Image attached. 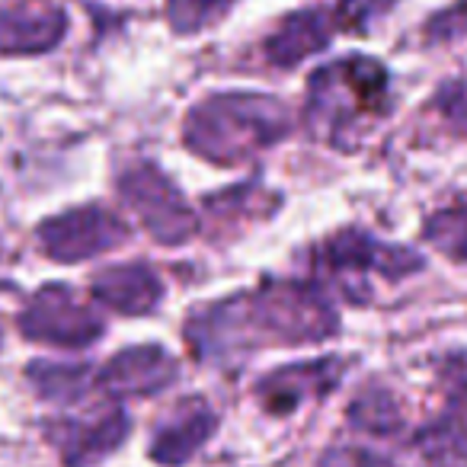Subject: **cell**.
Here are the masks:
<instances>
[{"instance_id":"cell-1","label":"cell","mask_w":467,"mask_h":467,"mask_svg":"<svg viewBox=\"0 0 467 467\" xmlns=\"http://www.w3.org/2000/svg\"><path fill=\"white\" fill-rule=\"evenodd\" d=\"M20 330L23 337L36 339V343L80 349L103 333V324L65 285H46L20 314Z\"/></svg>"},{"instance_id":"cell-2","label":"cell","mask_w":467,"mask_h":467,"mask_svg":"<svg viewBox=\"0 0 467 467\" xmlns=\"http://www.w3.org/2000/svg\"><path fill=\"white\" fill-rule=\"evenodd\" d=\"M39 241L52 260L74 263L122 241V224L103 208H78L39 227Z\"/></svg>"},{"instance_id":"cell-3","label":"cell","mask_w":467,"mask_h":467,"mask_svg":"<svg viewBox=\"0 0 467 467\" xmlns=\"http://www.w3.org/2000/svg\"><path fill=\"white\" fill-rule=\"evenodd\" d=\"M129 435V416L122 407H106L90 416H74L52 429V439L67 467H93L112 454Z\"/></svg>"},{"instance_id":"cell-4","label":"cell","mask_w":467,"mask_h":467,"mask_svg":"<svg viewBox=\"0 0 467 467\" xmlns=\"http://www.w3.org/2000/svg\"><path fill=\"white\" fill-rule=\"evenodd\" d=\"M65 36V14L48 0H10L0 7V52H46Z\"/></svg>"},{"instance_id":"cell-5","label":"cell","mask_w":467,"mask_h":467,"mask_svg":"<svg viewBox=\"0 0 467 467\" xmlns=\"http://www.w3.org/2000/svg\"><path fill=\"white\" fill-rule=\"evenodd\" d=\"M176 378V365L157 346L119 352L99 375V388L112 397H148Z\"/></svg>"},{"instance_id":"cell-6","label":"cell","mask_w":467,"mask_h":467,"mask_svg":"<svg viewBox=\"0 0 467 467\" xmlns=\"http://www.w3.org/2000/svg\"><path fill=\"white\" fill-rule=\"evenodd\" d=\"M214 432V413L202 400L180 403L176 416L157 429L154 441H150V458L157 464L180 467L205 445V439Z\"/></svg>"},{"instance_id":"cell-7","label":"cell","mask_w":467,"mask_h":467,"mask_svg":"<svg viewBox=\"0 0 467 467\" xmlns=\"http://www.w3.org/2000/svg\"><path fill=\"white\" fill-rule=\"evenodd\" d=\"M337 381V362H317V365H295V368L275 371L266 384H263V403L273 413H288L295 410L307 394H320V390L333 388Z\"/></svg>"},{"instance_id":"cell-8","label":"cell","mask_w":467,"mask_h":467,"mask_svg":"<svg viewBox=\"0 0 467 467\" xmlns=\"http://www.w3.org/2000/svg\"><path fill=\"white\" fill-rule=\"evenodd\" d=\"M93 295H97L103 305L116 307L122 314H144L154 307L161 285L154 282V275L141 266H119L109 273L97 275L93 282Z\"/></svg>"},{"instance_id":"cell-9","label":"cell","mask_w":467,"mask_h":467,"mask_svg":"<svg viewBox=\"0 0 467 467\" xmlns=\"http://www.w3.org/2000/svg\"><path fill=\"white\" fill-rule=\"evenodd\" d=\"M29 381L36 384L42 397L58 403L78 400L87 390V368L84 365H55V362H36L29 365Z\"/></svg>"},{"instance_id":"cell-10","label":"cell","mask_w":467,"mask_h":467,"mask_svg":"<svg viewBox=\"0 0 467 467\" xmlns=\"http://www.w3.org/2000/svg\"><path fill=\"white\" fill-rule=\"evenodd\" d=\"M349 416L358 429L371 435H390L400 426V413H397V403L384 390H365L356 403L349 407Z\"/></svg>"},{"instance_id":"cell-11","label":"cell","mask_w":467,"mask_h":467,"mask_svg":"<svg viewBox=\"0 0 467 467\" xmlns=\"http://www.w3.org/2000/svg\"><path fill=\"white\" fill-rule=\"evenodd\" d=\"M317 467H394L388 458H381V454L375 451H365V448H330V451L320 458Z\"/></svg>"},{"instance_id":"cell-12","label":"cell","mask_w":467,"mask_h":467,"mask_svg":"<svg viewBox=\"0 0 467 467\" xmlns=\"http://www.w3.org/2000/svg\"><path fill=\"white\" fill-rule=\"evenodd\" d=\"M227 4H231V0H186V10H176L173 20L180 29H195L205 20H212V16H218Z\"/></svg>"}]
</instances>
